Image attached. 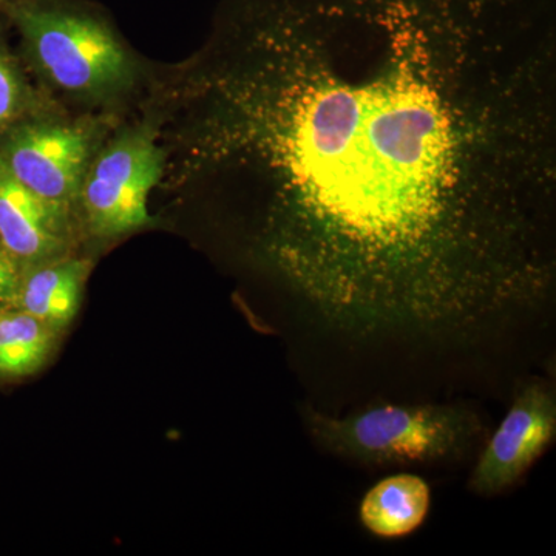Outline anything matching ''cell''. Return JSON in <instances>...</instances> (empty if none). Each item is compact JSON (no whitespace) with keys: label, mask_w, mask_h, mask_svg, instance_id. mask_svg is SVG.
Instances as JSON below:
<instances>
[{"label":"cell","mask_w":556,"mask_h":556,"mask_svg":"<svg viewBox=\"0 0 556 556\" xmlns=\"http://www.w3.org/2000/svg\"><path fill=\"white\" fill-rule=\"evenodd\" d=\"M305 419L317 444L329 453L372 466L456 459L484 431L477 413L463 405H376L346 417L309 407Z\"/></svg>","instance_id":"6da1fadb"},{"label":"cell","mask_w":556,"mask_h":556,"mask_svg":"<svg viewBox=\"0 0 556 556\" xmlns=\"http://www.w3.org/2000/svg\"><path fill=\"white\" fill-rule=\"evenodd\" d=\"M3 10L62 89L102 93L130 78L126 50L100 14L61 0H5Z\"/></svg>","instance_id":"7a4b0ae2"},{"label":"cell","mask_w":556,"mask_h":556,"mask_svg":"<svg viewBox=\"0 0 556 556\" xmlns=\"http://www.w3.org/2000/svg\"><path fill=\"white\" fill-rule=\"evenodd\" d=\"M163 167V150L149 135H127L110 146L84 181V207L91 229L113 237L150 225L149 195Z\"/></svg>","instance_id":"3957f363"},{"label":"cell","mask_w":556,"mask_h":556,"mask_svg":"<svg viewBox=\"0 0 556 556\" xmlns=\"http://www.w3.org/2000/svg\"><path fill=\"white\" fill-rule=\"evenodd\" d=\"M555 390L544 382L526 383L501 426L486 441L468 486L492 496L517 484L555 441Z\"/></svg>","instance_id":"277c9868"},{"label":"cell","mask_w":556,"mask_h":556,"mask_svg":"<svg viewBox=\"0 0 556 556\" xmlns=\"http://www.w3.org/2000/svg\"><path fill=\"white\" fill-rule=\"evenodd\" d=\"M0 156L22 185L64 206L86 177L89 138L67 126H22L11 131Z\"/></svg>","instance_id":"5b68a950"},{"label":"cell","mask_w":556,"mask_h":556,"mask_svg":"<svg viewBox=\"0 0 556 556\" xmlns=\"http://www.w3.org/2000/svg\"><path fill=\"white\" fill-rule=\"evenodd\" d=\"M62 206L14 177L0 156V244L24 260L47 257L61 244Z\"/></svg>","instance_id":"8992f818"},{"label":"cell","mask_w":556,"mask_h":556,"mask_svg":"<svg viewBox=\"0 0 556 556\" xmlns=\"http://www.w3.org/2000/svg\"><path fill=\"white\" fill-rule=\"evenodd\" d=\"M431 506L430 486L416 475L399 473L368 490L358 508L362 525L372 535L397 540L426 522Z\"/></svg>","instance_id":"52a82bcc"},{"label":"cell","mask_w":556,"mask_h":556,"mask_svg":"<svg viewBox=\"0 0 556 556\" xmlns=\"http://www.w3.org/2000/svg\"><path fill=\"white\" fill-rule=\"evenodd\" d=\"M87 265L79 260L38 269L20 288L22 309L49 328L67 327L79 309Z\"/></svg>","instance_id":"ba28073f"},{"label":"cell","mask_w":556,"mask_h":556,"mask_svg":"<svg viewBox=\"0 0 556 556\" xmlns=\"http://www.w3.org/2000/svg\"><path fill=\"white\" fill-rule=\"evenodd\" d=\"M51 346L49 327L31 314L0 313V375L21 378L42 367Z\"/></svg>","instance_id":"9c48e42d"},{"label":"cell","mask_w":556,"mask_h":556,"mask_svg":"<svg viewBox=\"0 0 556 556\" xmlns=\"http://www.w3.org/2000/svg\"><path fill=\"white\" fill-rule=\"evenodd\" d=\"M22 104V86L16 68L0 51V126L14 118Z\"/></svg>","instance_id":"30bf717a"},{"label":"cell","mask_w":556,"mask_h":556,"mask_svg":"<svg viewBox=\"0 0 556 556\" xmlns=\"http://www.w3.org/2000/svg\"><path fill=\"white\" fill-rule=\"evenodd\" d=\"M20 277L9 252L0 248V303L11 302L20 294Z\"/></svg>","instance_id":"8fae6325"},{"label":"cell","mask_w":556,"mask_h":556,"mask_svg":"<svg viewBox=\"0 0 556 556\" xmlns=\"http://www.w3.org/2000/svg\"><path fill=\"white\" fill-rule=\"evenodd\" d=\"M3 3H5V0H0V10L3 9Z\"/></svg>","instance_id":"7c38bea8"}]
</instances>
